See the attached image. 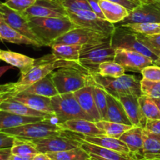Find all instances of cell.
Here are the masks:
<instances>
[{"instance_id": "obj_1", "label": "cell", "mask_w": 160, "mask_h": 160, "mask_svg": "<svg viewBox=\"0 0 160 160\" xmlns=\"http://www.w3.org/2000/svg\"><path fill=\"white\" fill-rule=\"evenodd\" d=\"M61 67H75L88 71L76 61L57 59L53 56L52 53L45 55L38 59H35L34 63L31 67L24 71L20 72V79L17 82H12L16 95L23 92L31 84L51 74L54 70Z\"/></svg>"}, {"instance_id": "obj_2", "label": "cell", "mask_w": 160, "mask_h": 160, "mask_svg": "<svg viewBox=\"0 0 160 160\" xmlns=\"http://www.w3.org/2000/svg\"><path fill=\"white\" fill-rule=\"evenodd\" d=\"M30 27L44 46L51 47L56 40L77 28L76 25L67 17H47V18L28 19Z\"/></svg>"}, {"instance_id": "obj_3", "label": "cell", "mask_w": 160, "mask_h": 160, "mask_svg": "<svg viewBox=\"0 0 160 160\" xmlns=\"http://www.w3.org/2000/svg\"><path fill=\"white\" fill-rule=\"evenodd\" d=\"M51 78L59 94L75 92L95 84L90 73L75 67H61L51 73Z\"/></svg>"}, {"instance_id": "obj_4", "label": "cell", "mask_w": 160, "mask_h": 160, "mask_svg": "<svg viewBox=\"0 0 160 160\" xmlns=\"http://www.w3.org/2000/svg\"><path fill=\"white\" fill-rule=\"evenodd\" d=\"M2 131L15 138L25 139L43 138L58 135H68L70 131H65L57 123L52 120H43L27 123L16 128L2 130Z\"/></svg>"}, {"instance_id": "obj_5", "label": "cell", "mask_w": 160, "mask_h": 160, "mask_svg": "<svg viewBox=\"0 0 160 160\" xmlns=\"http://www.w3.org/2000/svg\"><path fill=\"white\" fill-rule=\"evenodd\" d=\"M110 39L81 46L78 62L90 73L96 72L98 67L102 62L114 61L116 49L111 45Z\"/></svg>"}, {"instance_id": "obj_6", "label": "cell", "mask_w": 160, "mask_h": 160, "mask_svg": "<svg viewBox=\"0 0 160 160\" xmlns=\"http://www.w3.org/2000/svg\"><path fill=\"white\" fill-rule=\"evenodd\" d=\"M51 101L58 124L78 119L93 121L81 107L73 92L58 94L52 97Z\"/></svg>"}, {"instance_id": "obj_7", "label": "cell", "mask_w": 160, "mask_h": 160, "mask_svg": "<svg viewBox=\"0 0 160 160\" xmlns=\"http://www.w3.org/2000/svg\"><path fill=\"white\" fill-rule=\"evenodd\" d=\"M111 45L113 48H123L138 52L148 57L153 61L157 59L158 56L145 45H144L138 38V34L125 27L118 25L111 35Z\"/></svg>"}, {"instance_id": "obj_8", "label": "cell", "mask_w": 160, "mask_h": 160, "mask_svg": "<svg viewBox=\"0 0 160 160\" xmlns=\"http://www.w3.org/2000/svg\"><path fill=\"white\" fill-rule=\"evenodd\" d=\"M67 12L69 18L78 28H88L108 35H112L116 28L114 23L100 18L93 11L77 10Z\"/></svg>"}, {"instance_id": "obj_9", "label": "cell", "mask_w": 160, "mask_h": 160, "mask_svg": "<svg viewBox=\"0 0 160 160\" xmlns=\"http://www.w3.org/2000/svg\"><path fill=\"white\" fill-rule=\"evenodd\" d=\"M31 141L39 152H57L81 147V142L71 135H58L43 138L28 139Z\"/></svg>"}, {"instance_id": "obj_10", "label": "cell", "mask_w": 160, "mask_h": 160, "mask_svg": "<svg viewBox=\"0 0 160 160\" xmlns=\"http://www.w3.org/2000/svg\"><path fill=\"white\" fill-rule=\"evenodd\" d=\"M111 38V35L98 32L93 30L84 28H77L59 37L54 44H68V45H83L86 44L98 43L106 42ZM53 44V45H54Z\"/></svg>"}, {"instance_id": "obj_11", "label": "cell", "mask_w": 160, "mask_h": 160, "mask_svg": "<svg viewBox=\"0 0 160 160\" xmlns=\"http://www.w3.org/2000/svg\"><path fill=\"white\" fill-rule=\"evenodd\" d=\"M28 19L47 17H67L68 12L60 2L54 0H37L33 6L23 12Z\"/></svg>"}, {"instance_id": "obj_12", "label": "cell", "mask_w": 160, "mask_h": 160, "mask_svg": "<svg viewBox=\"0 0 160 160\" xmlns=\"http://www.w3.org/2000/svg\"><path fill=\"white\" fill-rule=\"evenodd\" d=\"M0 15L8 24L16 31L37 42L42 47L44 46L30 27L28 19L23 13L10 9L3 2L0 7Z\"/></svg>"}, {"instance_id": "obj_13", "label": "cell", "mask_w": 160, "mask_h": 160, "mask_svg": "<svg viewBox=\"0 0 160 160\" xmlns=\"http://www.w3.org/2000/svg\"><path fill=\"white\" fill-rule=\"evenodd\" d=\"M134 23H160V1L142 3L118 25Z\"/></svg>"}, {"instance_id": "obj_14", "label": "cell", "mask_w": 160, "mask_h": 160, "mask_svg": "<svg viewBox=\"0 0 160 160\" xmlns=\"http://www.w3.org/2000/svg\"><path fill=\"white\" fill-rule=\"evenodd\" d=\"M114 62L124 67L126 71L141 72L145 67L154 64L151 58L132 50L117 48L116 49Z\"/></svg>"}, {"instance_id": "obj_15", "label": "cell", "mask_w": 160, "mask_h": 160, "mask_svg": "<svg viewBox=\"0 0 160 160\" xmlns=\"http://www.w3.org/2000/svg\"><path fill=\"white\" fill-rule=\"evenodd\" d=\"M71 135L74 137L72 134V132ZM78 140L81 142V148L87 152L92 160H138L131 154L103 148V147L84 142L81 139H78Z\"/></svg>"}, {"instance_id": "obj_16", "label": "cell", "mask_w": 160, "mask_h": 160, "mask_svg": "<svg viewBox=\"0 0 160 160\" xmlns=\"http://www.w3.org/2000/svg\"><path fill=\"white\" fill-rule=\"evenodd\" d=\"M139 96L134 95H121L118 99L123 105L127 116L134 127L145 128L147 119L144 116L138 102Z\"/></svg>"}, {"instance_id": "obj_17", "label": "cell", "mask_w": 160, "mask_h": 160, "mask_svg": "<svg viewBox=\"0 0 160 160\" xmlns=\"http://www.w3.org/2000/svg\"><path fill=\"white\" fill-rule=\"evenodd\" d=\"M94 84H95L85 86L73 93L83 110L92 118L94 122H97L102 119L94 98Z\"/></svg>"}, {"instance_id": "obj_18", "label": "cell", "mask_w": 160, "mask_h": 160, "mask_svg": "<svg viewBox=\"0 0 160 160\" xmlns=\"http://www.w3.org/2000/svg\"><path fill=\"white\" fill-rule=\"evenodd\" d=\"M13 98L23 103L31 109L45 112V113L52 114L56 117L52 106L51 98L29 93L27 92H22L13 97Z\"/></svg>"}, {"instance_id": "obj_19", "label": "cell", "mask_w": 160, "mask_h": 160, "mask_svg": "<svg viewBox=\"0 0 160 160\" xmlns=\"http://www.w3.org/2000/svg\"><path fill=\"white\" fill-rule=\"evenodd\" d=\"M143 129L141 127H132L120 136L130 150V153L138 160H143Z\"/></svg>"}, {"instance_id": "obj_20", "label": "cell", "mask_w": 160, "mask_h": 160, "mask_svg": "<svg viewBox=\"0 0 160 160\" xmlns=\"http://www.w3.org/2000/svg\"><path fill=\"white\" fill-rule=\"evenodd\" d=\"M0 110L7 111V112L18 114L20 116H24V117H39V118L45 119V120H52L53 118H56V117L52 114L45 113V112L31 109L23 103L14 99L13 98H7L3 101L0 104Z\"/></svg>"}, {"instance_id": "obj_21", "label": "cell", "mask_w": 160, "mask_h": 160, "mask_svg": "<svg viewBox=\"0 0 160 160\" xmlns=\"http://www.w3.org/2000/svg\"><path fill=\"white\" fill-rule=\"evenodd\" d=\"M72 134L75 138L84 142H89V143L94 144V145H98V146L103 147V148H109V149L115 150V151L120 152L123 153H130V150L126 144L122 142L120 138H115L109 137L106 135H98V136H88V135H81V134H76L72 132Z\"/></svg>"}, {"instance_id": "obj_22", "label": "cell", "mask_w": 160, "mask_h": 160, "mask_svg": "<svg viewBox=\"0 0 160 160\" xmlns=\"http://www.w3.org/2000/svg\"><path fill=\"white\" fill-rule=\"evenodd\" d=\"M91 75L95 84L116 98H118L123 95H131L120 78L102 76L98 73H91Z\"/></svg>"}, {"instance_id": "obj_23", "label": "cell", "mask_w": 160, "mask_h": 160, "mask_svg": "<svg viewBox=\"0 0 160 160\" xmlns=\"http://www.w3.org/2000/svg\"><path fill=\"white\" fill-rule=\"evenodd\" d=\"M61 128L65 131H71L81 135L98 136L106 135L104 131L97 127L94 121L88 120H70L60 124Z\"/></svg>"}, {"instance_id": "obj_24", "label": "cell", "mask_w": 160, "mask_h": 160, "mask_svg": "<svg viewBox=\"0 0 160 160\" xmlns=\"http://www.w3.org/2000/svg\"><path fill=\"white\" fill-rule=\"evenodd\" d=\"M0 39L1 40L7 41L9 43L17 44V45H33L37 48H40L41 46L39 44L35 42L34 41L28 38L26 36L23 35L16 31L15 29L9 26L0 15Z\"/></svg>"}, {"instance_id": "obj_25", "label": "cell", "mask_w": 160, "mask_h": 160, "mask_svg": "<svg viewBox=\"0 0 160 160\" xmlns=\"http://www.w3.org/2000/svg\"><path fill=\"white\" fill-rule=\"evenodd\" d=\"M106 97H107V115L105 120L127 125H132L120 100L108 93Z\"/></svg>"}, {"instance_id": "obj_26", "label": "cell", "mask_w": 160, "mask_h": 160, "mask_svg": "<svg viewBox=\"0 0 160 160\" xmlns=\"http://www.w3.org/2000/svg\"><path fill=\"white\" fill-rule=\"evenodd\" d=\"M99 5L105 19L112 23H120L129 15L126 8L109 0H99Z\"/></svg>"}, {"instance_id": "obj_27", "label": "cell", "mask_w": 160, "mask_h": 160, "mask_svg": "<svg viewBox=\"0 0 160 160\" xmlns=\"http://www.w3.org/2000/svg\"><path fill=\"white\" fill-rule=\"evenodd\" d=\"M143 160L160 158V134L143 129Z\"/></svg>"}, {"instance_id": "obj_28", "label": "cell", "mask_w": 160, "mask_h": 160, "mask_svg": "<svg viewBox=\"0 0 160 160\" xmlns=\"http://www.w3.org/2000/svg\"><path fill=\"white\" fill-rule=\"evenodd\" d=\"M45 119L20 116L7 111L0 110V131L16 128L27 123L40 121Z\"/></svg>"}, {"instance_id": "obj_29", "label": "cell", "mask_w": 160, "mask_h": 160, "mask_svg": "<svg viewBox=\"0 0 160 160\" xmlns=\"http://www.w3.org/2000/svg\"><path fill=\"white\" fill-rule=\"evenodd\" d=\"M0 60L4 61L12 67H17L22 72L31 67L34 63L35 59L21 53L0 49Z\"/></svg>"}, {"instance_id": "obj_30", "label": "cell", "mask_w": 160, "mask_h": 160, "mask_svg": "<svg viewBox=\"0 0 160 160\" xmlns=\"http://www.w3.org/2000/svg\"><path fill=\"white\" fill-rule=\"evenodd\" d=\"M23 92L42 95V96L48 97V98L56 96L59 94L52 80L51 74L45 77L42 79L38 81L34 84H31L30 87L25 89Z\"/></svg>"}, {"instance_id": "obj_31", "label": "cell", "mask_w": 160, "mask_h": 160, "mask_svg": "<svg viewBox=\"0 0 160 160\" xmlns=\"http://www.w3.org/2000/svg\"><path fill=\"white\" fill-rule=\"evenodd\" d=\"M81 46L79 45L54 44L51 46L52 53L57 59L78 62Z\"/></svg>"}, {"instance_id": "obj_32", "label": "cell", "mask_w": 160, "mask_h": 160, "mask_svg": "<svg viewBox=\"0 0 160 160\" xmlns=\"http://www.w3.org/2000/svg\"><path fill=\"white\" fill-rule=\"evenodd\" d=\"M97 127L104 131L105 134L109 137L120 138V136L126 132L128 130L131 129L132 125H127L123 123H116V122L108 121V120H102L99 121L95 122Z\"/></svg>"}, {"instance_id": "obj_33", "label": "cell", "mask_w": 160, "mask_h": 160, "mask_svg": "<svg viewBox=\"0 0 160 160\" xmlns=\"http://www.w3.org/2000/svg\"><path fill=\"white\" fill-rule=\"evenodd\" d=\"M51 160H92L90 156L81 147L57 152L46 153Z\"/></svg>"}, {"instance_id": "obj_34", "label": "cell", "mask_w": 160, "mask_h": 160, "mask_svg": "<svg viewBox=\"0 0 160 160\" xmlns=\"http://www.w3.org/2000/svg\"><path fill=\"white\" fill-rule=\"evenodd\" d=\"M138 102L141 109L147 120L160 119V111L153 98L142 95L139 96Z\"/></svg>"}, {"instance_id": "obj_35", "label": "cell", "mask_w": 160, "mask_h": 160, "mask_svg": "<svg viewBox=\"0 0 160 160\" xmlns=\"http://www.w3.org/2000/svg\"><path fill=\"white\" fill-rule=\"evenodd\" d=\"M126 70L123 66L114 61H107L100 64L97 68L96 72L102 76L112 77V78H119L125 74Z\"/></svg>"}, {"instance_id": "obj_36", "label": "cell", "mask_w": 160, "mask_h": 160, "mask_svg": "<svg viewBox=\"0 0 160 160\" xmlns=\"http://www.w3.org/2000/svg\"><path fill=\"white\" fill-rule=\"evenodd\" d=\"M38 152L35 145L28 139L15 138L13 145L11 147L12 155H36Z\"/></svg>"}, {"instance_id": "obj_37", "label": "cell", "mask_w": 160, "mask_h": 160, "mask_svg": "<svg viewBox=\"0 0 160 160\" xmlns=\"http://www.w3.org/2000/svg\"><path fill=\"white\" fill-rule=\"evenodd\" d=\"M121 26L144 35H155L160 34V23H134Z\"/></svg>"}, {"instance_id": "obj_38", "label": "cell", "mask_w": 160, "mask_h": 160, "mask_svg": "<svg viewBox=\"0 0 160 160\" xmlns=\"http://www.w3.org/2000/svg\"><path fill=\"white\" fill-rule=\"evenodd\" d=\"M93 94L95 104L99 111L102 119L105 120L107 115V97H106L107 92L95 82Z\"/></svg>"}, {"instance_id": "obj_39", "label": "cell", "mask_w": 160, "mask_h": 160, "mask_svg": "<svg viewBox=\"0 0 160 160\" xmlns=\"http://www.w3.org/2000/svg\"><path fill=\"white\" fill-rule=\"evenodd\" d=\"M141 90L142 95L152 98H160V81H152L142 78Z\"/></svg>"}, {"instance_id": "obj_40", "label": "cell", "mask_w": 160, "mask_h": 160, "mask_svg": "<svg viewBox=\"0 0 160 160\" xmlns=\"http://www.w3.org/2000/svg\"><path fill=\"white\" fill-rule=\"evenodd\" d=\"M119 78L131 95H137V96L142 95L141 81H138V79L134 75L123 74Z\"/></svg>"}, {"instance_id": "obj_41", "label": "cell", "mask_w": 160, "mask_h": 160, "mask_svg": "<svg viewBox=\"0 0 160 160\" xmlns=\"http://www.w3.org/2000/svg\"><path fill=\"white\" fill-rule=\"evenodd\" d=\"M138 34V33H137ZM138 38L144 45L149 48L158 57L160 56V34L155 35H144L138 34Z\"/></svg>"}, {"instance_id": "obj_42", "label": "cell", "mask_w": 160, "mask_h": 160, "mask_svg": "<svg viewBox=\"0 0 160 160\" xmlns=\"http://www.w3.org/2000/svg\"><path fill=\"white\" fill-rule=\"evenodd\" d=\"M59 2L67 11H92L88 0H61Z\"/></svg>"}, {"instance_id": "obj_43", "label": "cell", "mask_w": 160, "mask_h": 160, "mask_svg": "<svg viewBox=\"0 0 160 160\" xmlns=\"http://www.w3.org/2000/svg\"><path fill=\"white\" fill-rule=\"evenodd\" d=\"M37 0H5V4L13 10L23 13L26 9L31 7Z\"/></svg>"}, {"instance_id": "obj_44", "label": "cell", "mask_w": 160, "mask_h": 160, "mask_svg": "<svg viewBox=\"0 0 160 160\" xmlns=\"http://www.w3.org/2000/svg\"><path fill=\"white\" fill-rule=\"evenodd\" d=\"M143 79L152 81H160V67L155 64L145 67L142 71Z\"/></svg>"}, {"instance_id": "obj_45", "label": "cell", "mask_w": 160, "mask_h": 160, "mask_svg": "<svg viewBox=\"0 0 160 160\" xmlns=\"http://www.w3.org/2000/svg\"><path fill=\"white\" fill-rule=\"evenodd\" d=\"M15 96L16 93L12 88V82L0 85V104L7 98H13Z\"/></svg>"}, {"instance_id": "obj_46", "label": "cell", "mask_w": 160, "mask_h": 160, "mask_svg": "<svg viewBox=\"0 0 160 160\" xmlns=\"http://www.w3.org/2000/svg\"><path fill=\"white\" fill-rule=\"evenodd\" d=\"M109 1L121 5L123 7L126 8L129 12L134 10L142 3L140 0H109Z\"/></svg>"}, {"instance_id": "obj_47", "label": "cell", "mask_w": 160, "mask_h": 160, "mask_svg": "<svg viewBox=\"0 0 160 160\" xmlns=\"http://www.w3.org/2000/svg\"><path fill=\"white\" fill-rule=\"evenodd\" d=\"M15 141V137L0 131V149L11 148Z\"/></svg>"}, {"instance_id": "obj_48", "label": "cell", "mask_w": 160, "mask_h": 160, "mask_svg": "<svg viewBox=\"0 0 160 160\" xmlns=\"http://www.w3.org/2000/svg\"><path fill=\"white\" fill-rule=\"evenodd\" d=\"M145 129L150 132L160 134V119L157 120H147L145 123Z\"/></svg>"}, {"instance_id": "obj_49", "label": "cell", "mask_w": 160, "mask_h": 160, "mask_svg": "<svg viewBox=\"0 0 160 160\" xmlns=\"http://www.w3.org/2000/svg\"><path fill=\"white\" fill-rule=\"evenodd\" d=\"M88 2L90 4L92 11H93L98 17L102 19H105L104 14L99 5V0H88ZM106 20V19H105Z\"/></svg>"}, {"instance_id": "obj_50", "label": "cell", "mask_w": 160, "mask_h": 160, "mask_svg": "<svg viewBox=\"0 0 160 160\" xmlns=\"http://www.w3.org/2000/svg\"><path fill=\"white\" fill-rule=\"evenodd\" d=\"M35 155H12L11 159L12 160H33Z\"/></svg>"}, {"instance_id": "obj_51", "label": "cell", "mask_w": 160, "mask_h": 160, "mask_svg": "<svg viewBox=\"0 0 160 160\" xmlns=\"http://www.w3.org/2000/svg\"><path fill=\"white\" fill-rule=\"evenodd\" d=\"M12 153H11V148H1L0 149V160L7 159L11 158Z\"/></svg>"}, {"instance_id": "obj_52", "label": "cell", "mask_w": 160, "mask_h": 160, "mask_svg": "<svg viewBox=\"0 0 160 160\" xmlns=\"http://www.w3.org/2000/svg\"><path fill=\"white\" fill-rule=\"evenodd\" d=\"M33 160H51L48 155L46 153L43 152H38L34 156Z\"/></svg>"}, {"instance_id": "obj_53", "label": "cell", "mask_w": 160, "mask_h": 160, "mask_svg": "<svg viewBox=\"0 0 160 160\" xmlns=\"http://www.w3.org/2000/svg\"><path fill=\"white\" fill-rule=\"evenodd\" d=\"M12 66H4V67H0V78L6 73V71H8L10 69H12L13 67H12Z\"/></svg>"}, {"instance_id": "obj_54", "label": "cell", "mask_w": 160, "mask_h": 160, "mask_svg": "<svg viewBox=\"0 0 160 160\" xmlns=\"http://www.w3.org/2000/svg\"><path fill=\"white\" fill-rule=\"evenodd\" d=\"M155 101V102L156 103V105H157L158 108H159V111H160V98H153Z\"/></svg>"}, {"instance_id": "obj_55", "label": "cell", "mask_w": 160, "mask_h": 160, "mask_svg": "<svg viewBox=\"0 0 160 160\" xmlns=\"http://www.w3.org/2000/svg\"><path fill=\"white\" fill-rule=\"evenodd\" d=\"M154 64L155 65H157L159 66V67H160V56L157 59H156V60L154 61Z\"/></svg>"}, {"instance_id": "obj_56", "label": "cell", "mask_w": 160, "mask_h": 160, "mask_svg": "<svg viewBox=\"0 0 160 160\" xmlns=\"http://www.w3.org/2000/svg\"><path fill=\"white\" fill-rule=\"evenodd\" d=\"M142 3L145 2H152V1H160V0H140Z\"/></svg>"}, {"instance_id": "obj_57", "label": "cell", "mask_w": 160, "mask_h": 160, "mask_svg": "<svg viewBox=\"0 0 160 160\" xmlns=\"http://www.w3.org/2000/svg\"><path fill=\"white\" fill-rule=\"evenodd\" d=\"M2 3H3V2H0V7H1V6H2Z\"/></svg>"}, {"instance_id": "obj_58", "label": "cell", "mask_w": 160, "mask_h": 160, "mask_svg": "<svg viewBox=\"0 0 160 160\" xmlns=\"http://www.w3.org/2000/svg\"><path fill=\"white\" fill-rule=\"evenodd\" d=\"M152 160H160V158H158V159H152Z\"/></svg>"}, {"instance_id": "obj_59", "label": "cell", "mask_w": 160, "mask_h": 160, "mask_svg": "<svg viewBox=\"0 0 160 160\" xmlns=\"http://www.w3.org/2000/svg\"><path fill=\"white\" fill-rule=\"evenodd\" d=\"M2 160H12V159H11V158H9V159H2Z\"/></svg>"}, {"instance_id": "obj_60", "label": "cell", "mask_w": 160, "mask_h": 160, "mask_svg": "<svg viewBox=\"0 0 160 160\" xmlns=\"http://www.w3.org/2000/svg\"><path fill=\"white\" fill-rule=\"evenodd\" d=\"M54 1H59H59H61V0H54Z\"/></svg>"}, {"instance_id": "obj_61", "label": "cell", "mask_w": 160, "mask_h": 160, "mask_svg": "<svg viewBox=\"0 0 160 160\" xmlns=\"http://www.w3.org/2000/svg\"><path fill=\"white\" fill-rule=\"evenodd\" d=\"M0 38H1V36H0Z\"/></svg>"}]
</instances>
